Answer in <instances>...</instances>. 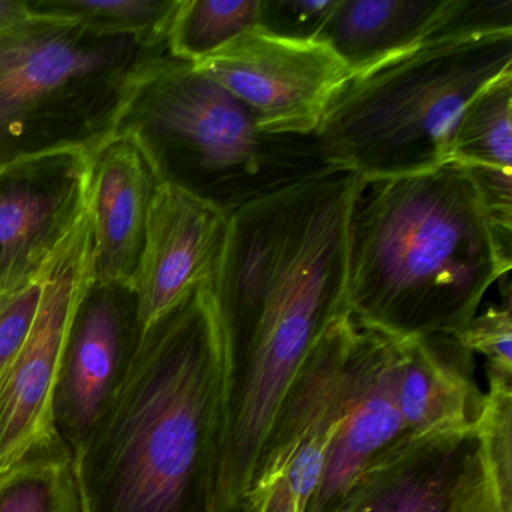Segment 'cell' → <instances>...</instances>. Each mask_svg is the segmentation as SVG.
Wrapping results in <instances>:
<instances>
[{
    "label": "cell",
    "mask_w": 512,
    "mask_h": 512,
    "mask_svg": "<svg viewBox=\"0 0 512 512\" xmlns=\"http://www.w3.org/2000/svg\"><path fill=\"white\" fill-rule=\"evenodd\" d=\"M361 176L335 170L230 217L212 281L244 380L218 481L221 509L241 503L302 362L347 305V221Z\"/></svg>",
    "instance_id": "6da1fadb"
},
{
    "label": "cell",
    "mask_w": 512,
    "mask_h": 512,
    "mask_svg": "<svg viewBox=\"0 0 512 512\" xmlns=\"http://www.w3.org/2000/svg\"><path fill=\"white\" fill-rule=\"evenodd\" d=\"M238 370L212 281L200 284L143 329L71 449L80 512H217Z\"/></svg>",
    "instance_id": "7a4b0ae2"
},
{
    "label": "cell",
    "mask_w": 512,
    "mask_h": 512,
    "mask_svg": "<svg viewBox=\"0 0 512 512\" xmlns=\"http://www.w3.org/2000/svg\"><path fill=\"white\" fill-rule=\"evenodd\" d=\"M511 266L512 244L494 229L460 164L361 176L347 221V305L359 322L391 334L452 337Z\"/></svg>",
    "instance_id": "3957f363"
},
{
    "label": "cell",
    "mask_w": 512,
    "mask_h": 512,
    "mask_svg": "<svg viewBox=\"0 0 512 512\" xmlns=\"http://www.w3.org/2000/svg\"><path fill=\"white\" fill-rule=\"evenodd\" d=\"M182 64L170 37L103 34L59 17L34 14L0 32V167L58 152L94 157L140 89Z\"/></svg>",
    "instance_id": "277c9868"
},
{
    "label": "cell",
    "mask_w": 512,
    "mask_h": 512,
    "mask_svg": "<svg viewBox=\"0 0 512 512\" xmlns=\"http://www.w3.org/2000/svg\"><path fill=\"white\" fill-rule=\"evenodd\" d=\"M118 134L140 146L161 184L227 217L340 170L329 163L316 136L265 133L242 101L191 64L149 80Z\"/></svg>",
    "instance_id": "5b68a950"
},
{
    "label": "cell",
    "mask_w": 512,
    "mask_h": 512,
    "mask_svg": "<svg viewBox=\"0 0 512 512\" xmlns=\"http://www.w3.org/2000/svg\"><path fill=\"white\" fill-rule=\"evenodd\" d=\"M512 71V32L427 40L353 76L332 98L316 137L332 166L395 178L446 163L464 107Z\"/></svg>",
    "instance_id": "8992f818"
},
{
    "label": "cell",
    "mask_w": 512,
    "mask_h": 512,
    "mask_svg": "<svg viewBox=\"0 0 512 512\" xmlns=\"http://www.w3.org/2000/svg\"><path fill=\"white\" fill-rule=\"evenodd\" d=\"M355 317L317 337L290 385L241 499L247 512H308L343 419Z\"/></svg>",
    "instance_id": "52a82bcc"
},
{
    "label": "cell",
    "mask_w": 512,
    "mask_h": 512,
    "mask_svg": "<svg viewBox=\"0 0 512 512\" xmlns=\"http://www.w3.org/2000/svg\"><path fill=\"white\" fill-rule=\"evenodd\" d=\"M94 280V229L86 211L50 262L22 349L0 379V475L58 436L55 398L74 311Z\"/></svg>",
    "instance_id": "ba28073f"
},
{
    "label": "cell",
    "mask_w": 512,
    "mask_h": 512,
    "mask_svg": "<svg viewBox=\"0 0 512 512\" xmlns=\"http://www.w3.org/2000/svg\"><path fill=\"white\" fill-rule=\"evenodd\" d=\"M193 67L235 95L275 136H316L332 98L353 77L326 44L281 40L259 29Z\"/></svg>",
    "instance_id": "9c48e42d"
},
{
    "label": "cell",
    "mask_w": 512,
    "mask_h": 512,
    "mask_svg": "<svg viewBox=\"0 0 512 512\" xmlns=\"http://www.w3.org/2000/svg\"><path fill=\"white\" fill-rule=\"evenodd\" d=\"M338 512H512V490L500 478L484 419L460 439L398 440Z\"/></svg>",
    "instance_id": "30bf717a"
},
{
    "label": "cell",
    "mask_w": 512,
    "mask_h": 512,
    "mask_svg": "<svg viewBox=\"0 0 512 512\" xmlns=\"http://www.w3.org/2000/svg\"><path fill=\"white\" fill-rule=\"evenodd\" d=\"M89 170L76 151L0 167V292L43 280L88 211Z\"/></svg>",
    "instance_id": "8fae6325"
},
{
    "label": "cell",
    "mask_w": 512,
    "mask_h": 512,
    "mask_svg": "<svg viewBox=\"0 0 512 512\" xmlns=\"http://www.w3.org/2000/svg\"><path fill=\"white\" fill-rule=\"evenodd\" d=\"M401 437L403 422L397 404L391 334L355 317V334L347 359L343 419L322 484L308 512L340 511L371 464Z\"/></svg>",
    "instance_id": "7c38bea8"
},
{
    "label": "cell",
    "mask_w": 512,
    "mask_h": 512,
    "mask_svg": "<svg viewBox=\"0 0 512 512\" xmlns=\"http://www.w3.org/2000/svg\"><path fill=\"white\" fill-rule=\"evenodd\" d=\"M142 331L130 286L89 283L74 311L55 398L56 430L71 449L106 406Z\"/></svg>",
    "instance_id": "4fadbf2b"
},
{
    "label": "cell",
    "mask_w": 512,
    "mask_h": 512,
    "mask_svg": "<svg viewBox=\"0 0 512 512\" xmlns=\"http://www.w3.org/2000/svg\"><path fill=\"white\" fill-rule=\"evenodd\" d=\"M230 217L172 185L160 184L131 281L142 328L175 307L200 284L214 281L229 235Z\"/></svg>",
    "instance_id": "5bb4252c"
},
{
    "label": "cell",
    "mask_w": 512,
    "mask_h": 512,
    "mask_svg": "<svg viewBox=\"0 0 512 512\" xmlns=\"http://www.w3.org/2000/svg\"><path fill=\"white\" fill-rule=\"evenodd\" d=\"M160 184L130 137L118 134L91 157L88 212L97 283L130 286L142 259L149 211Z\"/></svg>",
    "instance_id": "9a60e30c"
},
{
    "label": "cell",
    "mask_w": 512,
    "mask_h": 512,
    "mask_svg": "<svg viewBox=\"0 0 512 512\" xmlns=\"http://www.w3.org/2000/svg\"><path fill=\"white\" fill-rule=\"evenodd\" d=\"M391 337L403 422L401 442H439L476 433L484 422L488 398L464 367L452 361L434 337Z\"/></svg>",
    "instance_id": "2e32d148"
},
{
    "label": "cell",
    "mask_w": 512,
    "mask_h": 512,
    "mask_svg": "<svg viewBox=\"0 0 512 512\" xmlns=\"http://www.w3.org/2000/svg\"><path fill=\"white\" fill-rule=\"evenodd\" d=\"M448 0H338L320 35L352 76L427 40Z\"/></svg>",
    "instance_id": "e0dca14e"
},
{
    "label": "cell",
    "mask_w": 512,
    "mask_h": 512,
    "mask_svg": "<svg viewBox=\"0 0 512 512\" xmlns=\"http://www.w3.org/2000/svg\"><path fill=\"white\" fill-rule=\"evenodd\" d=\"M449 161L473 178H512V71L464 107L446 143Z\"/></svg>",
    "instance_id": "ac0fdd59"
},
{
    "label": "cell",
    "mask_w": 512,
    "mask_h": 512,
    "mask_svg": "<svg viewBox=\"0 0 512 512\" xmlns=\"http://www.w3.org/2000/svg\"><path fill=\"white\" fill-rule=\"evenodd\" d=\"M0 512H80L73 454L59 434L0 475Z\"/></svg>",
    "instance_id": "d6986e66"
},
{
    "label": "cell",
    "mask_w": 512,
    "mask_h": 512,
    "mask_svg": "<svg viewBox=\"0 0 512 512\" xmlns=\"http://www.w3.org/2000/svg\"><path fill=\"white\" fill-rule=\"evenodd\" d=\"M262 0H182L170 31L173 55L196 65L259 26Z\"/></svg>",
    "instance_id": "ffe728a7"
},
{
    "label": "cell",
    "mask_w": 512,
    "mask_h": 512,
    "mask_svg": "<svg viewBox=\"0 0 512 512\" xmlns=\"http://www.w3.org/2000/svg\"><path fill=\"white\" fill-rule=\"evenodd\" d=\"M32 14L82 23L103 34L170 37L182 0H26Z\"/></svg>",
    "instance_id": "44dd1931"
},
{
    "label": "cell",
    "mask_w": 512,
    "mask_h": 512,
    "mask_svg": "<svg viewBox=\"0 0 512 512\" xmlns=\"http://www.w3.org/2000/svg\"><path fill=\"white\" fill-rule=\"evenodd\" d=\"M503 301L476 314L472 322L452 335L467 353H479L488 359L490 374L512 377V296L511 283L505 278Z\"/></svg>",
    "instance_id": "7402d4cb"
},
{
    "label": "cell",
    "mask_w": 512,
    "mask_h": 512,
    "mask_svg": "<svg viewBox=\"0 0 512 512\" xmlns=\"http://www.w3.org/2000/svg\"><path fill=\"white\" fill-rule=\"evenodd\" d=\"M337 4L338 0H262L257 29L281 40L319 41Z\"/></svg>",
    "instance_id": "603a6c76"
},
{
    "label": "cell",
    "mask_w": 512,
    "mask_h": 512,
    "mask_svg": "<svg viewBox=\"0 0 512 512\" xmlns=\"http://www.w3.org/2000/svg\"><path fill=\"white\" fill-rule=\"evenodd\" d=\"M497 32H512V0H448L427 40Z\"/></svg>",
    "instance_id": "cb8c5ba5"
},
{
    "label": "cell",
    "mask_w": 512,
    "mask_h": 512,
    "mask_svg": "<svg viewBox=\"0 0 512 512\" xmlns=\"http://www.w3.org/2000/svg\"><path fill=\"white\" fill-rule=\"evenodd\" d=\"M43 280L13 292H0V374L10 367L31 331Z\"/></svg>",
    "instance_id": "d4e9b609"
},
{
    "label": "cell",
    "mask_w": 512,
    "mask_h": 512,
    "mask_svg": "<svg viewBox=\"0 0 512 512\" xmlns=\"http://www.w3.org/2000/svg\"><path fill=\"white\" fill-rule=\"evenodd\" d=\"M32 17L34 14L26 0H0V32L14 28Z\"/></svg>",
    "instance_id": "484cf974"
},
{
    "label": "cell",
    "mask_w": 512,
    "mask_h": 512,
    "mask_svg": "<svg viewBox=\"0 0 512 512\" xmlns=\"http://www.w3.org/2000/svg\"><path fill=\"white\" fill-rule=\"evenodd\" d=\"M5 371H7V370H5ZM5 371H4V373H5ZM4 373L0 374V379H2V376H4Z\"/></svg>",
    "instance_id": "4316f807"
}]
</instances>
